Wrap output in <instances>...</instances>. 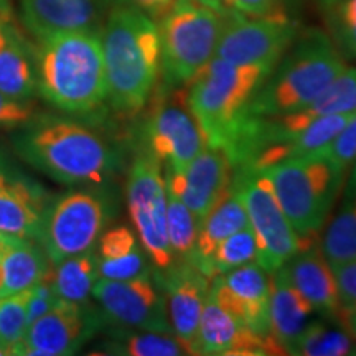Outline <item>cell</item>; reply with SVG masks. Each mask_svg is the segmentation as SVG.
<instances>
[{
	"instance_id": "obj_19",
	"label": "cell",
	"mask_w": 356,
	"mask_h": 356,
	"mask_svg": "<svg viewBox=\"0 0 356 356\" xmlns=\"http://www.w3.org/2000/svg\"><path fill=\"white\" fill-rule=\"evenodd\" d=\"M48 203L38 184L0 165V233L37 239Z\"/></svg>"
},
{
	"instance_id": "obj_35",
	"label": "cell",
	"mask_w": 356,
	"mask_h": 356,
	"mask_svg": "<svg viewBox=\"0 0 356 356\" xmlns=\"http://www.w3.org/2000/svg\"><path fill=\"white\" fill-rule=\"evenodd\" d=\"M60 296H58L56 284H55V264H50L43 277L30 287L29 296V305H26V315H29V327L35 320L43 317L48 314L58 302H60Z\"/></svg>"
},
{
	"instance_id": "obj_12",
	"label": "cell",
	"mask_w": 356,
	"mask_h": 356,
	"mask_svg": "<svg viewBox=\"0 0 356 356\" xmlns=\"http://www.w3.org/2000/svg\"><path fill=\"white\" fill-rule=\"evenodd\" d=\"M92 297L111 323L136 330L173 333L165 296L150 273L127 280L99 277Z\"/></svg>"
},
{
	"instance_id": "obj_32",
	"label": "cell",
	"mask_w": 356,
	"mask_h": 356,
	"mask_svg": "<svg viewBox=\"0 0 356 356\" xmlns=\"http://www.w3.org/2000/svg\"><path fill=\"white\" fill-rule=\"evenodd\" d=\"M167 231L175 262H191L198 238V221L170 188H167Z\"/></svg>"
},
{
	"instance_id": "obj_8",
	"label": "cell",
	"mask_w": 356,
	"mask_h": 356,
	"mask_svg": "<svg viewBox=\"0 0 356 356\" xmlns=\"http://www.w3.org/2000/svg\"><path fill=\"white\" fill-rule=\"evenodd\" d=\"M108 195L101 190H76L50 200L37 241L53 264L95 248L111 221Z\"/></svg>"
},
{
	"instance_id": "obj_20",
	"label": "cell",
	"mask_w": 356,
	"mask_h": 356,
	"mask_svg": "<svg viewBox=\"0 0 356 356\" xmlns=\"http://www.w3.org/2000/svg\"><path fill=\"white\" fill-rule=\"evenodd\" d=\"M102 0H20L22 24L37 40L63 32H97Z\"/></svg>"
},
{
	"instance_id": "obj_25",
	"label": "cell",
	"mask_w": 356,
	"mask_h": 356,
	"mask_svg": "<svg viewBox=\"0 0 356 356\" xmlns=\"http://www.w3.org/2000/svg\"><path fill=\"white\" fill-rule=\"evenodd\" d=\"M96 256L102 279L127 280L150 273L144 248L129 226H115L102 233Z\"/></svg>"
},
{
	"instance_id": "obj_43",
	"label": "cell",
	"mask_w": 356,
	"mask_h": 356,
	"mask_svg": "<svg viewBox=\"0 0 356 356\" xmlns=\"http://www.w3.org/2000/svg\"><path fill=\"white\" fill-rule=\"evenodd\" d=\"M338 322L343 323L346 332L350 333L351 338L356 340V307L351 309H341L340 315H338Z\"/></svg>"
},
{
	"instance_id": "obj_47",
	"label": "cell",
	"mask_w": 356,
	"mask_h": 356,
	"mask_svg": "<svg viewBox=\"0 0 356 356\" xmlns=\"http://www.w3.org/2000/svg\"><path fill=\"white\" fill-rule=\"evenodd\" d=\"M0 356H7V351L2 348V346H0Z\"/></svg>"
},
{
	"instance_id": "obj_22",
	"label": "cell",
	"mask_w": 356,
	"mask_h": 356,
	"mask_svg": "<svg viewBox=\"0 0 356 356\" xmlns=\"http://www.w3.org/2000/svg\"><path fill=\"white\" fill-rule=\"evenodd\" d=\"M314 307L289 279L286 266L270 273L269 337L282 355L289 350L302 328L309 323Z\"/></svg>"
},
{
	"instance_id": "obj_42",
	"label": "cell",
	"mask_w": 356,
	"mask_h": 356,
	"mask_svg": "<svg viewBox=\"0 0 356 356\" xmlns=\"http://www.w3.org/2000/svg\"><path fill=\"white\" fill-rule=\"evenodd\" d=\"M13 22L12 8L8 0H0V48L3 47V42H6L7 30L10 24Z\"/></svg>"
},
{
	"instance_id": "obj_9",
	"label": "cell",
	"mask_w": 356,
	"mask_h": 356,
	"mask_svg": "<svg viewBox=\"0 0 356 356\" xmlns=\"http://www.w3.org/2000/svg\"><path fill=\"white\" fill-rule=\"evenodd\" d=\"M233 185L243 200L249 226L254 231L256 262L266 273H274L302 249L299 234L287 220L269 178L261 170L241 167Z\"/></svg>"
},
{
	"instance_id": "obj_44",
	"label": "cell",
	"mask_w": 356,
	"mask_h": 356,
	"mask_svg": "<svg viewBox=\"0 0 356 356\" xmlns=\"http://www.w3.org/2000/svg\"><path fill=\"white\" fill-rule=\"evenodd\" d=\"M193 2L202 3V6L211 8V10H215L218 13H221V15L228 13V10H226L225 6H222V0H193Z\"/></svg>"
},
{
	"instance_id": "obj_40",
	"label": "cell",
	"mask_w": 356,
	"mask_h": 356,
	"mask_svg": "<svg viewBox=\"0 0 356 356\" xmlns=\"http://www.w3.org/2000/svg\"><path fill=\"white\" fill-rule=\"evenodd\" d=\"M226 10L248 17H269L282 12L279 0H222Z\"/></svg>"
},
{
	"instance_id": "obj_37",
	"label": "cell",
	"mask_w": 356,
	"mask_h": 356,
	"mask_svg": "<svg viewBox=\"0 0 356 356\" xmlns=\"http://www.w3.org/2000/svg\"><path fill=\"white\" fill-rule=\"evenodd\" d=\"M320 152L327 155L343 172L356 163V114L351 115L330 144L325 145Z\"/></svg>"
},
{
	"instance_id": "obj_7",
	"label": "cell",
	"mask_w": 356,
	"mask_h": 356,
	"mask_svg": "<svg viewBox=\"0 0 356 356\" xmlns=\"http://www.w3.org/2000/svg\"><path fill=\"white\" fill-rule=\"evenodd\" d=\"M225 15L193 0H177L157 22L165 86L190 84L215 58Z\"/></svg>"
},
{
	"instance_id": "obj_6",
	"label": "cell",
	"mask_w": 356,
	"mask_h": 356,
	"mask_svg": "<svg viewBox=\"0 0 356 356\" xmlns=\"http://www.w3.org/2000/svg\"><path fill=\"white\" fill-rule=\"evenodd\" d=\"M261 172L269 178L302 248L318 243V233L330 216L346 172L322 152L282 160Z\"/></svg>"
},
{
	"instance_id": "obj_33",
	"label": "cell",
	"mask_w": 356,
	"mask_h": 356,
	"mask_svg": "<svg viewBox=\"0 0 356 356\" xmlns=\"http://www.w3.org/2000/svg\"><path fill=\"white\" fill-rule=\"evenodd\" d=\"M30 289L0 297V346L8 355H20L26 330H29V305Z\"/></svg>"
},
{
	"instance_id": "obj_5",
	"label": "cell",
	"mask_w": 356,
	"mask_h": 356,
	"mask_svg": "<svg viewBox=\"0 0 356 356\" xmlns=\"http://www.w3.org/2000/svg\"><path fill=\"white\" fill-rule=\"evenodd\" d=\"M345 68V60L328 35L310 30L289 47L267 74L251 99L248 114L274 118L305 108Z\"/></svg>"
},
{
	"instance_id": "obj_14",
	"label": "cell",
	"mask_w": 356,
	"mask_h": 356,
	"mask_svg": "<svg viewBox=\"0 0 356 356\" xmlns=\"http://www.w3.org/2000/svg\"><path fill=\"white\" fill-rule=\"evenodd\" d=\"M234 165L226 150L204 145L185 170L165 167V185L197 218L198 226L233 184Z\"/></svg>"
},
{
	"instance_id": "obj_10",
	"label": "cell",
	"mask_w": 356,
	"mask_h": 356,
	"mask_svg": "<svg viewBox=\"0 0 356 356\" xmlns=\"http://www.w3.org/2000/svg\"><path fill=\"white\" fill-rule=\"evenodd\" d=\"M127 208L147 257L165 273L175 264L167 231V186L162 163L152 154L134 159L126 186Z\"/></svg>"
},
{
	"instance_id": "obj_26",
	"label": "cell",
	"mask_w": 356,
	"mask_h": 356,
	"mask_svg": "<svg viewBox=\"0 0 356 356\" xmlns=\"http://www.w3.org/2000/svg\"><path fill=\"white\" fill-rule=\"evenodd\" d=\"M356 114V113H355ZM353 114H335V115H322V118L314 119L309 126L302 131L292 134L287 139L266 147L262 149L246 168H262L274 165V163L282 162V160L304 157V155L320 152L325 145L333 140V137L341 131V127L350 121ZM241 168V167H239Z\"/></svg>"
},
{
	"instance_id": "obj_41",
	"label": "cell",
	"mask_w": 356,
	"mask_h": 356,
	"mask_svg": "<svg viewBox=\"0 0 356 356\" xmlns=\"http://www.w3.org/2000/svg\"><path fill=\"white\" fill-rule=\"evenodd\" d=\"M126 6L139 8L145 15H149L154 22H159L168 10L175 6L177 0H122Z\"/></svg>"
},
{
	"instance_id": "obj_2",
	"label": "cell",
	"mask_w": 356,
	"mask_h": 356,
	"mask_svg": "<svg viewBox=\"0 0 356 356\" xmlns=\"http://www.w3.org/2000/svg\"><path fill=\"white\" fill-rule=\"evenodd\" d=\"M37 42L38 95L66 114H95L108 101L101 35L63 32Z\"/></svg>"
},
{
	"instance_id": "obj_36",
	"label": "cell",
	"mask_w": 356,
	"mask_h": 356,
	"mask_svg": "<svg viewBox=\"0 0 356 356\" xmlns=\"http://www.w3.org/2000/svg\"><path fill=\"white\" fill-rule=\"evenodd\" d=\"M328 8H332V26L338 42L356 58V0H335Z\"/></svg>"
},
{
	"instance_id": "obj_16",
	"label": "cell",
	"mask_w": 356,
	"mask_h": 356,
	"mask_svg": "<svg viewBox=\"0 0 356 356\" xmlns=\"http://www.w3.org/2000/svg\"><path fill=\"white\" fill-rule=\"evenodd\" d=\"M210 293L249 330L269 337L270 274L256 261L213 277Z\"/></svg>"
},
{
	"instance_id": "obj_15",
	"label": "cell",
	"mask_w": 356,
	"mask_h": 356,
	"mask_svg": "<svg viewBox=\"0 0 356 356\" xmlns=\"http://www.w3.org/2000/svg\"><path fill=\"white\" fill-rule=\"evenodd\" d=\"M145 152L181 172L204 149V137L186 101L157 106L144 127Z\"/></svg>"
},
{
	"instance_id": "obj_13",
	"label": "cell",
	"mask_w": 356,
	"mask_h": 356,
	"mask_svg": "<svg viewBox=\"0 0 356 356\" xmlns=\"http://www.w3.org/2000/svg\"><path fill=\"white\" fill-rule=\"evenodd\" d=\"M108 322L101 310L88 302L61 299L26 330L20 355L68 356L78 353Z\"/></svg>"
},
{
	"instance_id": "obj_1",
	"label": "cell",
	"mask_w": 356,
	"mask_h": 356,
	"mask_svg": "<svg viewBox=\"0 0 356 356\" xmlns=\"http://www.w3.org/2000/svg\"><path fill=\"white\" fill-rule=\"evenodd\" d=\"M24 162L63 185H102L118 168V152L101 134L66 115H33L13 136Z\"/></svg>"
},
{
	"instance_id": "obj_30",
	"label": "cell",
	"mask_w": 356,
	"mask_h": 356,
	"mask_svg": "<svg viewBox=\"0 0 356 356\" xmlns=\"http://www.w3.org/2000/svg\"><path fill=\"white\" fill-rule=\"evenodd\" d=\"M97 280L99 270L95 248L55 264L56 291L63 300L88 302Z\"/></svg>"
},
{
	"instance_id": "obj_34",
	"label": "cell",
	"mask_w": 356,
	"mask_h": 356,
	"mask_svg": "<svg viewBox=\"0 0 356 356\" xmlns=\"http://www.w3.org/2000/svg\"><path fill=\"white\" fill-rule=\"evenodd\" d=\"M257 244L254 231L251 226H244L243 229L236 231L216 248L213 259L210 262V279L216 275L228 273L236 267L256 261Z\"/></svg>"
},
{
	"instance_id": "obj_4",
	"label": "cell",
	"mask_w": 356,
	"mask_h": 356,
	"mask_svg": "<svg viewBox=\"0 0 356 356\" xmlns=\"http://www.w3.org/2000/svg\"><path fill=\"white\" fill-rule=\"evenodd\" d=\"M270 71L264 65H236L216 56L204 66L186 92L204 144L229 155L249 119L251 99Z\"/></svg>"
},
{
	"instance_id": "obj_28",
	"label": "cell",
	"mask_w": 356,
	"mask_h": 356,
	"mask_svg": "<svg viewBox=\"0 0 356 356\" xmlns=\"http://www.w3.org/2000/svg\"><path fill=\"white\" fill-rule=\"evenodd\" d=\"M318 246L332 267L356 259V168L350 175L343 202L325 228Z\"/></svg>"
},
{
	"instance_id": "obj_17",
	"label": "cell",
	"mask_w": 356,
	"mask_h": 356,
	"mask_svg": "<svg viewBox=\"0 0 356 356\" xmlns=\"http://www.w3.org/2000/svg\"><path fill=\"white\" fill-rule=\"evenodd\" d=\"M160 289L165 292L168 320L175 337L190 355H198L197 335L211 279L193 262L178 261L165 273H159Z\"/></svg>"
},
{
	"instance_id": "obj_48",
	"label": "cell",
	"mask_w": 356,
	"mask_h": 356,
	"mask_svg": "<svg viewBox=\"0 0 356 356\" xmlns=\"http://www.w3.org/2000/svg\"><path fill=\"white\" fill-rule=\"evenodd\" d=\"M355 168H356V165H355Z\"/></svg>"
},
{
	"instance_id": "obj_23",
	"label": "cell",
	"mask_w": 356,
	"mask_h": 356,
	"mask_svg": "<svg viewBox=\"0 0 356 356\" xmlns=\"http://www.w3.org/2000/svg\"><path fill=\"white\" fill-rule=\"evenodd\" d=\"M51 261L37 239L0 233V269L3 275L2 296L33 287L47 273Z\"/></svg>"
},
{
	"instance_id": "obj_46",
	"label": "cell",
	"mask_w": 356,
	"mask_h": 356,
	"mask_svg": "<svg viewBox=\"0 0 356 356\" xmlns=\"http://www.w3.org/2000/svg\"><path fill=\"white\" fill-rule=\"evenodd\" d=\"M2 289H3V275H2V269H0V296H2Z\"/></svg>"
},
{
	"instance_id": "obj_18",
	"label": "cell",
	"mask_w": 356,
	"mask_h": 356,
	"mask_svg": "<svg viewBox=\"0 0 356 356\" xmlns=\"http://www.w3.org/2000/svg\"><path fill=\"white\" fill-rule=\"evenodd\" d=\"M198 355L261 356L282 355L270 337L257 335L239 322L208 292L197 335Z\"/></svg>"
},
{
	"instance_id": "obj_39",
	"label": "cell",
	"mask_w": 356,
	"mask_h": 356,
	"mask_svg": "<svg viewBox=\"0 0 356 356\" xmlns=\"http://www.w3.org/2000/svg\"><path fill=\"white\" fill-rule=\"evenodd\" d=\"M332 269L333 273H335L341 309L356 307V259L346 261L343 264L333 266Z\"/></svg>"
},
{
	"instance_id": "obj_24",
	"label": "cell",
	"mask_w": 356,
	"mask_h": 356,
	"mask_svg": "<svg viewBox=\"0 0 356 356\" xmlns=\"http://www.w3.org/2000/svg\"><path fill=\"white\" fill-rule=\"evenodd\" d=\"M249 225L246 210L238 190L231 184L228 193L222 197L213 210L198 226V238L195 244L193 262L202 273L210 279V262L216 248L225 241L228 236L243 229Z\"/></svg>"
},
{
	"instance_id": "obj_29",
	"label": "cell",
	"mask_w": 356,
	"mask_h": 356,
	"mask_svg": "<svg viewBox=\"0 0 356 356\" xmlns=\"http://www.w3.org/2000/svg\"><path fill=\"white\" fill-rule=\"evenodd\" d=\"M99 353L124 356H181L190 355L175 333L136 330L126 327L109 335V341L101 346Z\"/></svg>"
},
{
	"instance_id": "obj_3",
	"label": "cell",
	"mask_w": 356,
	"mask_h": 356,
	"mask_svg": "<svg viewBox=\"0 0 356 356\" xmlns=\"http://www.w3.org/2000/svg\"><path fill=\"white\" fill-rule=\"evenodd\" d=\"M108 99L121 114H136L152 95L160 73L157 22L139 8L115 6L101 33Z\"/></svg>"
},
{
	"instance_id": "obj_11",
	"label": "cell",
	"mask_w": 356,
	"mask_h": 356,
	"mask_svg": "<svg viewBox=\"0 0 356 356\" xmlns=\"http://www.w3.org/2000/svg\"><path fill=\"white\" fill-rule=\"evenodd\" d=\"M296 35V25L284 12L269 17H248L228 10L215 56L236 65L274 68Z\"/></svg>"
},
{
	"instance_id": "obj_38",
	"label": "cell",
	"mask_w": 356,
	"mask_h": 356,
	"mask_svg": "<svg viewBox=\"0 0 356 356\" xmlns=\"http://www.w3.org/2000/svg\"><path fill=\"white\" fill-rule=\"evenodd\" d=\"M35 115V101L12 99L0 92V131L20 129Z\"/></svg>"
},
{
	"instance_id": "obj_21",
	"label": "cell",
	"mask_w": 356,
	"mask_h": 356,
	"mask_svg": "<svg viewBox=\"0 0 356 356\" xmlns=\"http://www.w3.org/2000/svg\"><path fill=\"white\" fill-rule=\"evenodd\" d=\"M289 279L315 312L338 320L341 310L335 273L317 243L302 248L286 264Z\"/></svg>"
},
{
	"instance_id": "obj_27",
	"label": "cell",
	"mask_w": 356,
	"mask_h": 356,
	"mask_svg": "<svg viewBox=\"0 0 356 356\" xmlns=\"http://www.w3.org/2000/svg\"><path fill=\"white\" fill-rule=\"evenodd\" d=\"M0 92L19 101H30L38 95L35 48L13 22L0 48Z\"/></svg>"
},
{
	"instance_id": "obj_45",
	"label": "cell",
	"mask_w": 356,
	"mask_h": 356,
	"mask_svg": "<svg viewBox=\"0 0 356 356\" xmlns=\"http://www.w3.org/2000/svg\"><path fill=\"white\" fill-rule=\"evenodd\" d=\"M318 2H320V3H322V6H323V7H327V8H328V7H330V6H332V3H333V2H335V0H318Z\"/></svg>"
},
{
	"instance_id": "obj_31",
	"label": "cell",
	"mask_w": 356,
	"mask_h": 356,
	"mask_svg": "<svg viewBox=\"0 0 356 356\" xmlns=\"http://www.w3.org/2000/svg\"><path fill=\"white\" fill-rule=\"evenodd\" d=\"M355 353V343L348 332L320 322L307 323L289 350V355L299 356H345Z\"/></svg>"
}]
</instances>
